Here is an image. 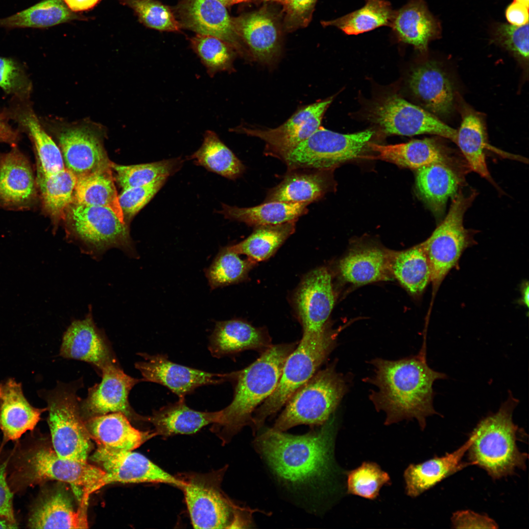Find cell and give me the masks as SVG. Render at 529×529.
<instances>
[{"label": "cell", "instance_id": "45", "mask_svg": "<svg viewBox=\"0 0 529 529\" xmlns=\"http://www.w3.org/2000/svg\"><path fill=\"white\" fill-rule=\"evenodd\" d=\"M184 160L181 157L155 162L123 166L111 162L116 172V179L122 191L144 186L163 177L173 175L182 168Z\"/></svg>", "mask_w": 529, "mask_h": 529}, {"label": "cell", "instance_id": "7", "mask_svg": "<svg viewBox=\"0 0 529 529\" xmlns=\"http://www.w3.org/2000/svg\"><path fill=\"white\" fill-rule=\"evenodd\" d=\"M348 390L345 377L333 365L329 366L315 373L293 394L272 428L284 432L301 424L323 425Z\"/></svg>", "mask_w": 529, "mask_h": 529}, {"label": "cell", "instance_id": "54", "mask_svg": "<svg viewBox=\"0 0 529 529\" xmlns=\"http://www.w3.org/2000/svg\"><path fill=\"white\" fill-rule=\"evenodd\" d=\"M451 521L456 529H497L498 525L486 515L470 510L457 511L453 513Z\"/></svg>", "mask_w": 529, "mask_h": 529}, {"label": "cell", "instance_id": "34", "mask_svg": "<svg viewBox=\"0 0 529 529\" xmlns=\"http://www.w3.org/2000/svg\"><path fill=\"white\" fill-rule=\"evenodd\" d=\"M219 410L201 411L188 407L185 399H179L154 410L147 421L152 424L156 435L169 436L176 434L194 433L203 427L216 423Z\"/></svg>", "mask_w": 529, "mask_h": 529}, {"label": "cell", "instance_id": "26", "mask_svg": "<svg viewBox=\"0 0 529 529\" xmlns=\"http://www.w3.org/2000/svg\"><path fill=\"white\" fill-rule=\"evenodd\" d=\"M390 27L399 41L412 45L421 52L427 50L429 43L441 32L439 22L424 0H410L394 11Z\"/></svg>", "mask_w": 529, "mask_h": 529}, {"label": "cell", "instance_id": "19", "mask_svg": "<svg viewBox=\"0 0 529 529\" xmlns=\"http://www.w3.org/2000/svg\"><path fill=\"white\" fill-rule=\"evenodd\" d=\"M334 303L332 277L328 269L319 267L309 272L294 295L303 335H317L325 329Z\"/></svg>", "mask_w": 529, "mask_h": 529}, {"label": "cell", "instance_id": "62", "mask_svg": "<svg viewBox=\"0 0 529 529\" xmlns=\"http://www.w3.org/2000/svg\"><path fill=\"white\" fill-rule=\"evenodd\" d=\"M514 2L522 4L529 7V0H514Z\"/></svg>", "mask_w": 529, "mask_h": 529}, {"label": "cell", "instance_id": "3", "mask_svg": "<svg viewBox=\"0 0 529 529\" xmlns=\"http://www.w3.org/2000/svg\"><path fill=\"white\" fill-rule=\"evenodd\" d=\"M295 344L271 345L256 361L244 369L231 373L236 384L233 400L219 410L212 431L228 443L245 426H251L256 408L274 391L285 361Z\"/></svg>", "mask_w": 529, "mask_h": 529}, {"label": "cell", "instance_id": "40", "mask_svg": "<svg viewBox=\"0 0 529 529\" xmlns=\"http://www.w3.org/2000/svg\"><path fill=\"white\" fill-rule=\"evenodd\" d=\"M203 137L201 146L188 159L229 179L235 180L240 176L244 171V166L216 133L207 130Z\"/></svg>", "mask_w": 529, "mask_h": 529}, {"label": "cell", "instance_id": "18", "mask_svg": "<svg viewBox=\"0 0 529 529\" xmlns=\"http://www.w3.org/2000/svg\"><path fill=\"white\" fill-rule=\"evenodd\" d=\"M144 361L135 364L144 381L163 385L178 396L185 399L198 387L217 385L230 380V374L210 373L171 361L166 354L150 355L140 353Z\"/></svg>", "mask_w": 529, "mask_h": 529}, {"label": "cell", "instance_id": "29", "mask_svg": "<svg viewBox=\"0 0 529 529\" xmlns=\"http://www.w3.org/2000/svg\"><path fill=\"white\" fill-rule=\"evenodd\" d=\"M473 440L471 435L460 447L441 457H434L418 464H411L405 470L404 477L407 494L416 497L446 478L473 465L471 462L462 461Z\"/></svg>", "mask_w": 529, "mask_h": 529}, {"label": "cell", "instance_id": "23", "mask_svg": "<svg viewBox=\"0 0 529 529\" xmlns=\"http://www.w3.org/2000/svg\"><path fill=\"white\" fill-rule=\"evenodd\" d=\"M0 158V205L11 209L29 208L37 187L31 166L16 147Z\"/></svg>", "mask_w": 529, "mask_h": 529}, {"label": "cell", "instance_id": "35", "mask_svg": "<svg viewBox=\"0 0 529 529\" xmlns=\"http://www.w3.org/2000/svg\"><path fill=\"white\" fill-rule=\"evenodd\" d=\"M459 184L458 177L447 164L436 163L417 169V190L436 216L443 214L448 199L457 194Z\"/></svg>", "mask_w": 529, "mask_h": 529}, {"label": "cell", "instance_id": "5", "mask_svg": "<svg viewBox=\"0 0 529 529\" xmlns=\"http://www.w3.org/2000/svg\"><path fill=\"white\" fill-rule=\"evenodd\" d=\"M227 467L208 473L181 475L192 525L195 529L248 527L254 512L259 511L237 505L224 493L221 483Z\"/></svg>", "mask_w": 529, "mask_h": 529}, {"label": "cell", "instance_id": "30", "mask_svg": "<svg viewBox=\"0 0 529 529\" xmlns=\"http://www.w3.org/2000/svg\"><path fill=\"white\" fill-rule=\"evenodd\" d=\"M266 332L239 319L217 321L209 337L208 350L216 358L248 349L265 350L270 347Z\"/></svg>", "mask_w": 529, "mask_h": 529}, {"label": "cell", "instance_id": "17", "mask_svg": "<svg viewBox=\"0 0 529 529\" xmlns=\"http://www.w3.org/2000/svg\"><path fill=\"white\" fill-rule=\"evenodd\" d=\"M177 12L181 27L219 38L245 59L251 56L237 34L226 6L217 0H182Z\"/></svg>", "mask_w": 529, "mask_h": 529}, {"label": "cell", "instance_id": "32", "mask_svg": "<svg viewBox=\"0 0 529 529\" xmlns=\"http://www.w3.org/2000/svg\"><path fill=\"white\" fill-rule=\"evenodd\" d=\"M314 168L288 169L282 181L267 192L264 202H307L320 198L330 186L327 172Z\"/></svg>", "mask_w": 529, "mask_h": 529}, {"label": "cell", "instance_id": "2", "mask_svg": "<svg viewBox=\"0 0 529 529\" xmlns=\"http://www.w3.org/2000/svg\"><path fill=\"white\" fill-rule=\"evenodd\" d=\"M333 421L303 435L267 429L255 439L254 446L278 477L313 488L326 481L331 472Z\"/></svg>", "mask_w": 529, "mask_h": 529}, {"label": "cell", "instance_id": "38", "mask_svg": "<svg viewBox=\"0 0 529 529\" xmlns=\"http://www.w3.org/2000/svg\"><path fill=\"white\" fill-rule=\"evenodd\" d=\"M392 276L413 295H419L431 282V269L421 243L408 249L390 252Z\"/></svg>", "mask_w": 529, "mask_h": 529}, {"label": "cell", "instance_id": "51", "mask_svg": "<svg viewBox=\"0 0 529 529\" xmlns=\"http://www.w3.org/2000/svg\"><path fill=\"white\" fill-rule=\"evenodd\" d=\"M0 87L12 97L30 99L32 83L22 64L10 57L0 56Z\"/></svg>", "mask_w": 529, "mask_h": 529}, {"label": "cell", "instance_id": "1", "mask_svg": "<svg viewBox=\"0 0 529 529\" xmlns=\"http://www.w3.org/2000/svg\"><path fill=\"white\" fill-rule=\"evenodd\" d=\"M370 363L374 374L364 381L377 388L369 399L378 411L385 413V424L415 419L423 430L427 418L437 414L433 406V383L446 378L428 365L425 344L417 356L395 361L377 358Z\"/></svg>", "mask_w": 529, "mask_h": 529}, {"label": "cell", "instance_id": "16", "mask_svg": "<svg viewBox=\"0 0 529 529\" xmlns=\"http://www.w3.org/2000/svg\"><path fill=\"white\" fill-rule=\"evenodd\" d=\"M91 459L102 467L105 474L99 487L114 482H161L181 488V480L167 473L146 457L132 451L97 446Z\"/></svg>", "mask_w": 529, "mask_h": 529}, {"label": "cell", "instance_id": "20", "mask_svg": "<svg viewBox=\"0 0 529 529\" xmlns=\"http://www.w3.org/2000/svg\"><path fill=\"white\" fill-rule=\"evenodd\" d=\"M56 133L65 167L76 177L110 166L101 138L92 127L67 125Z\"/></svg>", "mask_w": 529, "mask_h": 529}, {"label": "cell", "instance_id": "10", "mask_svg": "<svg viewBox=\"0 0 529 529\" xmlns=\"http://www.w3.org/2000/svg\"><path fill=\"white\" fill-rule=\"evenodd\" d=\"M475 196V192L469 195L461 192L457 193L445 218L421 243L429 261L434 292L471 243L469 232L464 228L463 221Z\"/></svg>", "mask_w": 529, "mask_h": 529}, {"label": "cell", "instance_id": "6", "mask_svg": "<svg viewBox=\"0 0 529 529\" xmlns=\"http://www.w3.org/2000/svg\"><path fill=\"white\" fill-rule=\"evenodd\" d=\"M337 332L327 326L317 335H303L284 363L273 393L254 411L251 427L255 434L293 394L315 373L336 345Z\"/></svg>", "mask_w": 529, "mask_h": 529}, {"label": "cell", "instance_id": "52", "mask_svg": "<svg viewBox=\"0 0 529 529\" xmlns=\"http://www.w3.org/2000/svg\"><path fill=\"white\" fill-rule=\"evenodd\" d=\"M168 178L161 177L148 184L122 191L118 198L125 222L132 218L152 199Z\"/></svg>", "mask_w": 529, "mask_h": 529}, {"label": "cell", "instance_id": "56", "mask_svg": "<svg viewBox=\"0 0 529 529\" xmlns=\"http://www.w3.org/2000/svg\"><path fill=\"white\" fill-rule=\"evenodd\" d=\"M506 18L510 24L521 26L529 23V7L513 2L505 10Z\"/></svg>", "mask_w": 529, "mask_h": 529}, {"label": "cell", "instance_id": "55", "mask_svg": "<svg viewBox=\"0 0 529 529\" xmlns=\"http://www.w3.org/2000/svg\"><path fill=\"white\" fill-rule=\"evenodd\" d=\"M6 462L0 460V515L16 522L13 509V495L6 481Z\"/></svg>", "mask_w": 529, "mask_h": 529}, {"label": "cell", "instance_id": "39", "mask_svg": "<svg viewBox=\"0 0 529 529\" xmlns=\"http://www.w3.org/2000/svg\"><path fill=\"white\" fill-rule=\"evenodd\" d=\"M35 178L44 211L54 222L65 219L73 201L76 176L65 168L50 174L37 173Z\"/></svg>", "mask_w": 529, "mask_h": 529}, {"label": "cell", "instance_id": "63", "mask_svg": "<svg viewBox=\"0 0 529 529\" xmlns=\"http://www.w3.org/2000/svg\"><path fill=\"white\" fill-rule=\"evenodd\" d=\"M264 0L274 1V2H276L280 3L281 4L282 2V1H283V0Z\"/></svg>", "mask_w": 529, "mask_h": 529}, {"label": "cell", "instance_id": "11", "mask_svg": "<svg viewBox=\"0 0 529 529\" xmlns=\"http://www.w3.org/2000/svg\"><path fill=\"white\" fill-rule=\"evenodd\" d=\"M65 218L73 236L90 255L98 257L116 247L135 255L127 223L111 209L73 202L66 211Z\"/></svg>", "mask_w": 529, "mask_h": 529}, {"label": "cell", "instance_id": "36", "mask_svg": "<svg viewBox=\"0 0 529 529\" xmlns=\"http://www.w3.org/2000/svg\"><path fill=\"white\" fill-rule=\"evenodd\" d=\"M307 202H269L254 207L240 208L222 204L218 213L225 218L256 227L279 224L298 220L308 212Z\"/></svg>", "mask_w": 529, "mask_h": 529}, {"label": "cell", "instance_id": "31", "mask_svg": "<svg viewBox=\"0 0 529 529\" xmlns=\"http://www.w3.org/2000/svg\"><path fill=\"white\" fill-rule=\"evenodd\" d=\"M390 252L374 245H363L352 248L339 262L341 278L354 285H363L389 280Z\"/></svg>", "mask_w": 529, "mask_h": 529}, {"label": "cell", "instance_id": "57", "mask_svg": "<svg viewBox=\"0 0 529 529\" xmlns=\"http://www.w3.org/2000/svg\"><path fill=\"white\" fill-rule=\"evenodd\" d=\"M3 110H0V143L16 146L20 139V131L12 127Z\"/></svg>", "mask_w": 529, "mask_h": 529}, {"label": "cell", "instance_id": "46", "mask_svg": "<svg viewBox=\"0 0 529 529\" xmlns=\"http://www.w3.org/2000/svg\"><path fill=\"white\" fill-rule=\"evenodd\" d=\"M239 254L228 246L221 248L210 266L205 270L211 289L236 284L247 278L257 262L247 258L241 259Z\"/></svg>", "mask_w": 529, "mask_h": 529}, {"label": "cell", "instance_id": "14", "mask_svg": "<svg viewBox=\"0 0 529 529\" xmlns=\"http://www.w3.org/2000/svg\"><path fill=\"white\" fill-rule=\"evenodd\" d=\"M373 120L388 134L413 136L430 134L456 143L457 130L427 110L396 95L387 96L373 108Z\"/></svg>", "mask_w": 529, "mask_h": 529}, {"label": "cell", "instance_id": "21", "mask_svg": "<svg viewBox=\"0 0 529 529\" xmlns=\"http://www.w3.org/2000/svg\"><path fill=\"white\" fill-rule=\"evenodd\" d=\"M234 28L251 56L260 63L270 65L278 59L281 49V27L277 15L270 8L232 18Z\"/></svg>", "mask_w": 529, "mask_h": 529}, {"label": "cell", "instance_id": "9", "mask_svg": "<svg viewBox=\"0 0 529 529\" xmlns=\"http://www.w3.org/2000/svg\"><path fill=\"white\" fill-rule=\"evenodd\" d=\"M14 473L16 481L21 486H31L48 480H57L82 486L85 499L100 488L105 472L86 462L60 457L53 449L35 447L25 451L19 458Z\"/></svg>", "mask_w": 529, "mask_h": 529}, {"label": "cell", "instance_id": "58", "mask_svg": "<svg viewBox=\"0 0 529 529\" xmlns=\"http://www.w3.org/2000/svg\"><path fill=\"white\" fill-rule=\"evenodd\" d=\"M100 0H63L68 7L72 11H81L90 9L96 5Z\"/></svg>", "mask_w": 529, "mask_h": 529}, {"label": "cell", "instance_id": "59", "mask_svg": "<svg viewBox=\"0 0 529 529\" xmlns=\"http://www.w3.org/2000/svg\"><path fill=\"white\" fill-rule=\"evenodd\" d=\"M18 528V525L16 522H13L6 517L0 515V529H16Z\"/></svg>", "mask_w": 529, "mask_h": 529}, {"label": "cell", "instance_id": "49", "mask_svg": "<svg viewBox=\"0 0 529 529\" xmlns=\"http://www.w3.org/2000/svg\"><path fill=\"white\" fill-rule=\"evenodd\" d=\"M131 8L147 27L166 31H178L181 25L167 6L156 0H121Z\"/></svg>", "mask_w": 529, "mask_h": 529}, {"label": "cell", "instance_id": "12", "mask_svg": "<svg viewBox=\"0 0 529 529\" xmlns=\"http://www.w3.org/2000/svg\"><path fill=\"white\" fill-rule=\"evenodd\" d=\"M373 134L370 130L344 134L320 126L298 145L284 162L288 169L331 170L346 161L361 157Z\"/></svg>", "mask_w": 529, "mask_h": 529}, {"label": "cell", "instance_id": "8", "mask_svg": "<svg viewBox=\"0 0 529 529\" xmlns=\"http://www.w3.org/2000/svg\"><path fill=\"white\" fill-rule=\"evenodd\" d=\"M82 385V380L69 384L59 382L42 396L47 403L53 449L62 458L86 462L92 446L76 394Z\"/></svg>", "mask_w": 529, "mask_h": 529}, {"label": "cell", "instance_id": "28", "mask_svg": "<svg viewBox=\"0 0 529 529\" xmlns=\"http://www.w3.org/2000/svg\"><path fill=\"white\" fill-rule=\"evenodd\" d=\"M85 424L97 446L115 450L133 451L156 435L154 431L136 429L120 412L93 417L85 420Z\"/></svg>", "mask_w": 529, "mask_h": 529}, {"label": "cell", "instance_id": "60", "mask_svg": "<svg viewBox=\"0 0 529 529\" xmlns=\"http://www.w3.org/2000/svg\"><path fill=\"white\" fill-rule=\"evenodd\" d=\"M522 302L527 307H529V285L528 283L525 284V285L522 289Z\"/></svg>", "mask_w": 529, "mask_h": 529}, {"label": "cell", "instance_id": "47", "mask_svg": "<svg viewBox=\"0 0 529 529\" xmlns=\"http://www.w3.org/2000/svg\"><path fill=\"white\" fill-rule=\"evenodd\" d=\"M191 45L210 77L220 72L233 71L235 51L222 40L197 34L191 39Z\"/></svg>", "mask_w": 529, "mask_h": 529}, {"label": "cell", "instance_id": "61", "mask_svg": "<svg viewBox=\"0 0 529 529\" xmlns=\"http://www.w3.org/2000/svg\"><path fill=\"white\" fill-rule=\"evenodd\" d=\"M224 6H230L241 2H250L252 0H217Z\"/></svg>", "mask_w": 529, "mask_h": 529}, {"label": "cell", "instance_id": "13", "mask_svg": "<svg viewBox=\"0 0 529 529\" xmlns=\"http://www.w3.org/2000/svg\"><path fill=\"white\" fill-rule=\"evenodd\" d=\"M333 100L332 97L305 106L274 128L240 126L235 131L263 140L265 143V155L284 162L298 145L321 126L324 113Z\"/></svg>", "mask_w": 529, "mask_h": 529}, {"label": "cell", "instance_id": "4", "mask_svg": "<svg viewBox=\"0 0 529 529\" xmlns=\"http://www.w3.org/2000/svg\"><path fill=\"white\" fill-rule=\"evenodd\" d=\"M517 405V400L510 396L495 414L482 420L471 434L473 440L467 450L470 462L494 479L526 467L528 455L517 447L518 428L512 420Z\"/></svg>", "mask_w": 529, "mask_h": 529}, {"label": "cell", "instance_id": "33", "mask_svg": "<svg viewBox=\"0 0 529 529\" xmlns=\"http://www.w3.org/2000/svg\"><path fill=\"white\" fill-rule=\"evenodd\" d=\"M368 146L377 155L367 158L380 159L403 168L417 169L434 164L448 163L442 146L432 139L390 145L369 142Z\"/></svg>", "mask_w": 529, "mask_h": 529}, {"label": "cell", "instance_id": "25", "mask_svg": "<svg viewBox=\"0 0 529 529\" xmlns=\"http://www.w3.org/2000/svg\"><path fill=\"white\" fill-rule=\"evenodd\" d=\"M47 410L30 404L21 384L12 378L0 383V430L6 440H16L33 430Z\"/></svg>", "mask_w": 529, "mask_h": 529}, {"label": "cell", "instance_id": "48", "mask_svg": "<svg viewBox=\"0 0 529 529\" xmlns=\"http://www.w3.org/2000/svg\"><path fill=\"white\" fill-rule=\"evenodd\" d=\"M347 475V493L369 500L377 498L382 486L390 483L389 475L373 462H363Z\"/></svg>", "mask_w": 529, "mask_h": 529}, {"label": "cell", "instance_id": "24", "mask_svg": "<svg viewBox=\"0 0 529 529\" xmlns=\"http://www.w3.org/2000/svg\"><path fill=\"white\" fill-rule=\"evenodd\" d=\"M409 85L415 97L433 115L443 117L452 112L453 86L436 62L427 61L415 67L410 75Z\"/></svg>", "mask_w": 529, "mask_h": 529}, {"label": "cell", "instance_id": "42", "mask_svg": "<svg viewBox=\"0 0 529 529\" xmlns=\"http://www.w3.org/2000/svg\"><path fill=\"white\" fill-rule=\"evenodd\" d=\"M456 143L470 168L490 180L484 152L487 145L485 126L481 117L474 111L466 109L463 113Z\"/></svg>", "mask_w": 529, "mask_h": 529}, {"label": "cell", "instance_id": "37", "mask_svg": "<svg viewBox=\"0 0 529 529\" xmlns=\"http://www.w3.org/2000/svg\"><path fill=\"white\" fill-rule=\"evenodd\" d=\"M73 202L109 208L125 222L110 166L77 177Z\"/></svg>", "mask_w": 529, "mask_h": 529}, {"label": "cell", "instance_id": "41", "mask_svg": "<svg viewBox=\"0 0 529 529\" xmlns=\"http://www.w3.org/2000/svg\"><path fill=\"white\" fill-rule=\"evenodd\" d=\"M297 220L254 227L253 232L246 239L228 247L239 255H246L257 263L266 260L294 232Z\"/></svg>", "mask_w": 529, "mask_h": 529}, {"label": "cell", "instance_id": "22", "mask_svg": "<svg viewBox=\"0 0 529 529\" xmlns=\"http://www.w3.org/2000/svg\"><path fill=\"white\" fill-rule=\"evenodd\" d=\"M63 358L84 361L99 370L118 361L109 342L96 326L91 314L73 321L63 335L60 350Z\"/></svg>", "mask_w": 529, "mask_h": 529}, {"label": "cell", "instance_id": "44", "mask_svg": "<svg viewBox=\"0 0 529 529\" xmlns=\"http://www.w3.org/2000/svg\"><path fill=\"white\" fill-rule=\"evenodd\" d=\"M62 0H44L14 15L0 19V27L47 28L78 19Z\"/></svg>", "mask_w": 529, "mask_h": 529}, {"label": "cell", "instance_id": "50", "mask_svg": "<svg viewBox=\"0 0 529 529\" xmlns=\"http://www.w3.org/2000/svg\"><path fill=\"white\" fill-rule=\"evenodd\" d=\"M493 41L509 51L527 69L529 64V23L521 26L497 24L492 30Z\"/></svg>", "mask_w": 529, "mask_h": 529}, {"label": "cell", "instance_id": "15", "mask_svg": "<svg viewBox=\"0 0 529 529\" xmlns=\"http://www.w3.org/2000/svg\"><path fill=\"white\" fill-rule=\"evenodd\" d=\"M101 382L90 387L87 397L80 400V412L85 420L97 416L120 412L129 418L147 421L148 417L138 415L130 405L131 389L143 381L125 374L118 362L104 367Z\"/></svg>", "mask_w": 529, "mask_h": 529}, {"label": "cell", "instance_id": "27", "mask_svg": "<svg viewBox=\"0 0 529 529\" xmlns=\"http://www.w3.org/2000/svg\"><path fill=\"white\" fill-rule=\"evenodd\" d=\"M84 506L76 510L63 490L43 494L32 507L28 519L31 529H86L88 528Z\"/></svg>", "mask_w": 529, "mask_h": 529}, {"label": "cell", "instance_id": "53", "mask_svg": "<svg viewBox=\"0 0 529 529\" xmlns=\"http://www.w3.org/2000/svg\"><path fill=\"white\" fill-rule=\"evenodd\" d=\"M317 0H283L284 17L282 27L292 32L306 27L310 23Z\"/></svg>", "mask_w": 529, "mask_h": 529}, {"label": "cell", "instance_id": "43", "mask_svg": "<svg viewBox=\"0 0 529 529\" xmlns=\"http://www.w3.org/2000/svg\"><path fill=\"white\" fill-rule=\"evenodd\" d=\"M361 8L336 19L321 22L324 26H335L347 35H358L377 28L390 27L394 10L387 0H365Z\"/></svg>", "mask_w": 529, "mask_h": 529}]
</instances>
